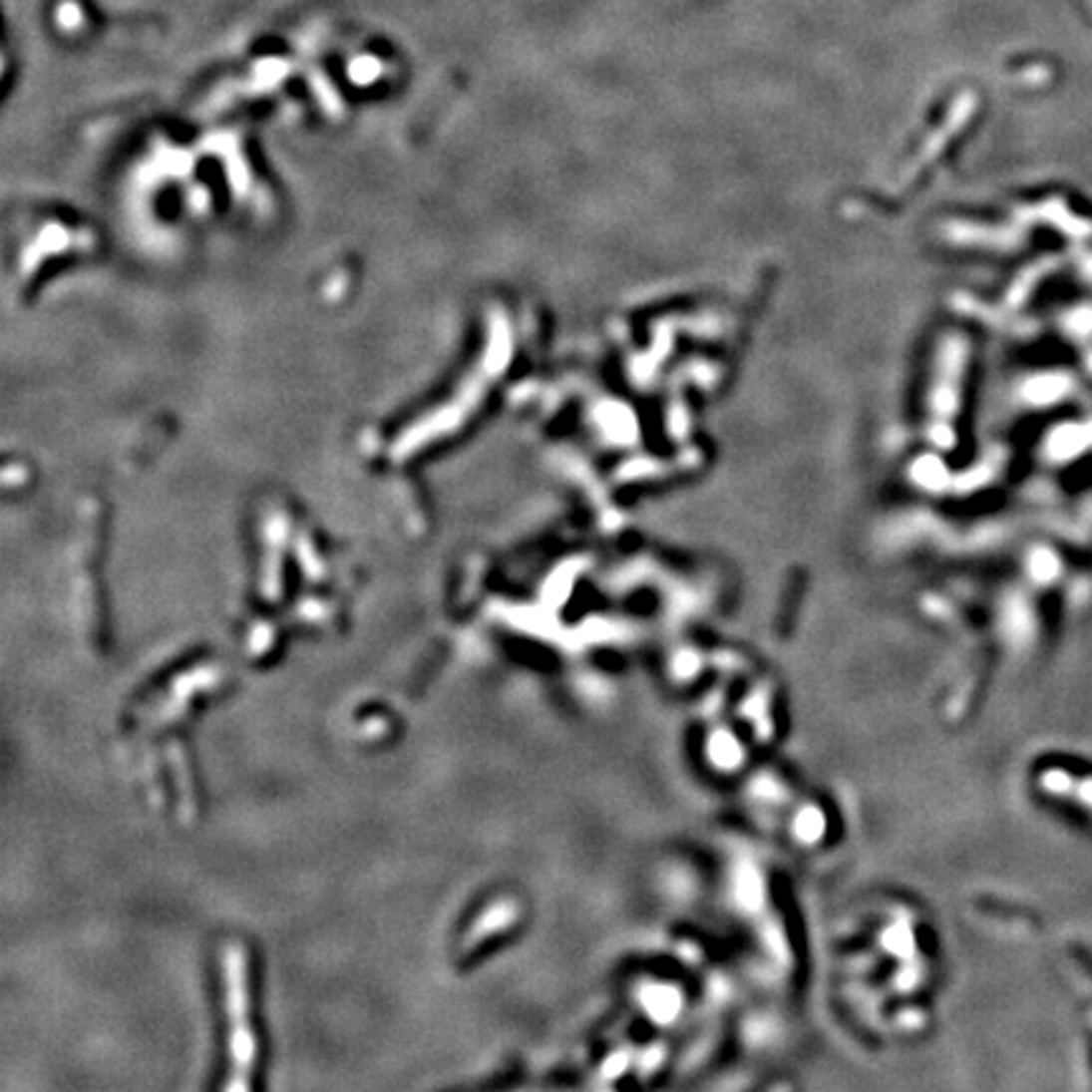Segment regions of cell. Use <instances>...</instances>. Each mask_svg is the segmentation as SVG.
Instances as JSON below:
<instances>
[{
    "mask_svg": "<svg viewBox=\"0 0 1092 1092\" xmlns=\"http://www.w3.org/2000/svg\"><path fill=\"white\" fill-rule=\"evenodd\" d=\"M1090 6H1092V0H1090Z\"/></svg>",
    "mask_w": 1092,
    "mask_h": 1092,
    "instance_id": "obj_2",
    "label": "cell"
},
{
    "mask_svg": "<svg viewBox=\"0 0 1092 1092\" xmlns=\"http://www.w3.org/2000/svg\"><path fill=\"white\" fill-rule=\"evenodd\" d=\"M1090 367H1092V359H1090Z\"/></svg>",
    "mask_w": 1092,
    "mask_h": 1092,
    "instance_id": "obj_1",
    "label": "cell"
}]
</instances>
